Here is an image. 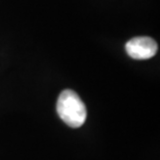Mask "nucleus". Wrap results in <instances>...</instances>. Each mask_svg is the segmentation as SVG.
I'll use <instances>...</instances> for the list:
<instances>
[{
  "label": "nucleus",
  "mask_w": 160,
  "mask_h": 160,
  "mask_svg": "<svg viewBox=\"0 0 160 160\" xmlns=\"http://www.w3.org/2000/svg\"><path fill=\"white\" fill-rule=\"evenodd\" d=\"M59 118L69 127L79 128L86 120V107L78 94L72 89H65L60 92L56 104Z\"/></svg>",
  "instance_id": "obj_1"
},
{
  "label": "nucleus",
  "mask_w": 160,
  "mask_h": 160,
  "mask_svg": "<svg viewBox=\"0 0 160 160\" xmlns=\"http://www.w3.org/2000/svg\"><path fill=\"white\" fill-rule=\"evenodd\" d=\"M157 43L149 37L133 38L126 44V51L133 59H149L157 53Z\"/></svg>",
  "instance_id": "obj_2"
}]
</instances>
